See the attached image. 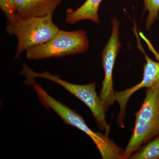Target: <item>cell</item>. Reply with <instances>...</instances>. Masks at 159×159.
Listing matches in <instances>:
<instances>
[{"label":"cell","mask_w":159,"mask_h":159,"mask_svg":"<svg viewBox=\"0 0 159 159\" xmlns=\"http://www.w3.org/2000/svg\"><path fill=\"white\" fill-rule=\"evenodd\" d=\"M32 85L42 105L47 109H52L65 124L74 126L87 134L97 146L102 159H122L124 150L110 139L108 135L92 130L80 115L51 97L35 80Z\"/></svg>","instance_id":"6da1fadb"},{"label":"cell","mask_w":159,"mask_h":159,"mask_svg":"<svg viewBox=\"0 0 159 159\" xmlns=\"http://www.w3.org/2000/svg\"><path fill=\"white\" fill-rule=\"evenodd\" d=\"M159 136V84L147 88L144 102L136 114L133 133L122 154L128 159L132 154Z\"/></svg>","instance_id":"7a4b0ae2"},{"label":"cell","mask_w":159,"mask_h":159,"mask_svg":"<svg viewBox=\"0 0 159 159\" xmlns=\"http://www.w3.org/2000/svg\"><path fill=\"white\" fill-rule=\"evenodd\" d=\"M59 30L53 22L52 14L20 18L8 23L6 32L9 35H15L17 40L14 59L18 58L24 51L48 42Z\"/></svg>","instance_id":"3957f363"},{"label":"cell","mask_w":159,"mask_h":159,"mask_svg":"<svg viewBox=\"0 0 159 159\" xmlns=\"http://www.w3.org/2000/svg\"><path fill=\"white\" fill-rule=\"evenodd\" d=\"M21 74L25 77V83L31 84L35 78H44L56 83L62 86L69 93L74 95L87 106L97 121L98 126L105 131L108 135L110 130V125L106 121V111L102 102L96 91V83L93 82L85 85L74 84L61 79L56 75L48 72L38 73L32 70L26 65L24 64Z\"/></svg>","instance_id":"277c9868"},{"label":"cell","mask_w":159,"mask_h":159,"mask_svg":"<svg viewBox=\"0 0 159 159\" xmlns=\"http://www.w3.org/2000/svg\"><path fill=\"white\" fill-rule=\"evenodd\" d=\"M89 46L87 34L84 30H60L48 42L28 49L26 57L29 60H40L75 55L84 53L88 50Z\"/></svg>","instance_id":"5b68a950"},{"label":"cell","mask_w":159,"mask_h":159,"mask_svg":"<svg viewBox=\"0 0 159 159\" xmlns=\"http://www.w3.org/2000/svg\"><path fill=\"white\" fill-rule=\"evenodd\" d=\"M112 31L110 38L102 51V64L105 74L102 89L99 95L106 111L115 102L113 71L121 44L119 39L120 25L116 17L112 19Z\"/></svg>","instance_id":"8992f818"},{"label":"cell","mask_w":159,"mask_h":159,"mask_svg":"<svg viewBox=\"0 0 159 159\" xmlns=\"http://www.w3.org/2000/svg\"><path fill=\"white\" fill-rule=\"evenodd\" d=\"M145 57L146 63L144 66L143 79L141 82L125 90L115 91L114 100L119 103L120 116H125L127 102L134 93L142 88H148L159 84V62L154 61L145 54Z\"/></svg>","instance_id":"52a82bcc"},{"label":"cell","mask_w":159,"mask_h":159,"mask_svg":"<svg viewBox=\"0 0 159 159\" xmlns=\"http://www.w3.org/2000/svg\"><path fill=\"white\" fill-rule=\"evenodd\" d=\"M62 0H25L17 11V18L30 16H43L53 14Z\"/></svg>","instance_id":"ba28073f"},{"label":"cell","mask_w":159,"mask_h":159,"mask_svg":"<svg viewBox=\"0 0 159 159\" xmlns=\"http://www.w3.org/2000/svg\"><path fill=\"white\" fill-rule=\"evenodd\" d=\"M102 1L86 0L82 6L76 10L68 9L66 14V22L70 25H73L80 21L89 20L96 24H99L98 11L99 5Z\"/></svg>","instance_id":"9c48e42d"},{"label":"cell","mask_w":159,"mask_h":159,"mask_svg":"<svg viewBox=\"0 0 159 159\" xmlns=\"http://www.w3.org/2000/svg\"><path fill=\"white\" fill-rule=\"evenodd\" d=\"M129 159H159V136L151 140L143 147L132 154Z\"/></svg>","instance_id":"30bf717a"},{"label":"cell","mask_w":159,"mask_h":159,"mask_svg":"<svg viewBox=\"0 0 159 159\" xmlns=\"http://www.w3.org/2000/svg\"><path fill=\"white\" fill-rule=\"evenodd\" d=\"M144 11H148L146 19V29L149 31L151 27L156 20L159 18V0H143Z\"/></svg>","instance_id":"8fae6325"},{"label":"cell","mask_w":159,"mask_h":159,"mask_svg":"<svg viewBox=\"0 0 159 159\" xmlns=\"http://www.w3.org/2000/svg\"><path fill=\"white\" fill-rule=\"evenodd\" d=\"M0 8L7 18L8 23L17 19L16 12L11 8L9 0H0Z\"/></svg>","instance_id":"7c38bea8"},{"label":"cell","mask_w":159,"mask_h":159,"mask_svg":"<svg viewBox=\"0 0 159 159\" xmlns=\"http://www.w3.org/2000/svg\"><path fill=\"white\" fill-rule=\"evenodd\" d=\"M12 9L16 12L18 11L23 6L25 0H9Z\"/></svg>","instance_id":"4fadbf2b"}]
</instances>
